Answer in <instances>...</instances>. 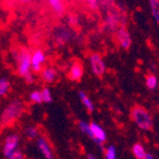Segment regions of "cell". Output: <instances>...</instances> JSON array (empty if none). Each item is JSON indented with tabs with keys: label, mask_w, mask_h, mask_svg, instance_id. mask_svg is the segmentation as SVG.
I'll return each instance as SVG.
<instances>
[{
	"label": "cell",
	"mask_w": 159,
	"mask_h": 159,
	"mask_svg": "<svg viewBox=\"0 0 159 159\" xmlns=\"http://www.w3.org/2000/svg\"><path fill=\"white\" fill-rule=\"evenodd\" d=\"M24 110H25L24 103L20 100H18V99L9 102L5 107L1 115H0V126L3 128L11 125L13 121H16L19 117L21 116Z\"/></svg>",
	"instance_id": "obj_1"
},
{
	"label": "cell",
	"mask_w": 159,
	"mask_h": 159,
	"mask_svg": "<svg viewBox=\"0 0 159 159\" xmlns=\"http://www.w3.org/2000/svg\"><path fill=\"white\" fill-rule=\"evenodd\" d=\"M11 87L10 80L7 77H1L0 78V97H5L8 95L9 90Z\"/></svg>",
	"instance_id": "obj_15"
},
{
	"label": "cell",
	"mask_w": 159,
	"mask_h": 159,
	"mask_svg": "<svg viewBox=\"0 0 159 159\" xmlns=\"http://www.w3.org/2000/svg\"><path fill=\"white\" fill-rule=\"evenodd\" d=\"M131 151H133V155L135 158L137 159H145V156H146V150H145V147L141 145V143H135L131 148Z\"/></svg>",
	"instance_id": "obj_16"
},
{
	"label": "cell",
	"mask_w": 159,
	"mask_h": 159,
	"mask_svg": "<svg viewBox=\"0 0 159 159\" xmlns=\"http://www.w3.org/2000/svg\"><path fill=\"white\" fill-rule=\"evenodd\" d=\"M86 3L91 10L96 11L99 9V0H86Z\"/></svg>",
	"instance_id": "obj_24"
},
{
	"label": "cell",
	"mask_w": 159,
	"mask_h": 159,
	"mask_svg": "<svg viewBox=\"0 0 159 159\" xmlns=\"http://www.w3.org/2000/svg\"><path fill=\"white\" fill-rule=\"evenodd\" d=\"M89 61H90L91 70L97 77H101L106 72V65H105V61L102 60L100 55L93 53L90 58H89Z\"/></svg>",
	"instance_id": "obj_6"
},
{
	"label": "cell",
	"mask_w": 159,
	"mask_h": 159,
	"mask_svg": "<svg viewBox=\"0 0 159 159\" xmlns=\"http://www.w3.org/2000/svg\"><path fill=\"white\" fill-rule=\"evenodd\" d=\"M84 76V66L80 61H75L68 71V78L72 81H79Z\"/></svg>",
	"instance_id": "obj_10"
},
{
	"label": "cell",
	"mask_w": 159,
	"mask_h": 159,
	"mask_svg": "<svg viewBox=\"0 0 159 159\" xmlns=\"http://www.w3.org/2000/svg\"><path fill=\"white\" fill-rule=\"evenodd\" d=\"M107 27H108L109 30H111V31H115L119 28V17L117 15L116 12H110L108 13V16H107Z\"/></svg>",
	"instance_id": "obj_13"
},
{
	"label": "cell",
	"mask_w": 159,
	"mask_h": 159,
	"mask_svg": "<svg viewBox=\"0 0 159 159\" xmlns=\"http://www.w3.org/2000/svg\"><path fill=\"white\" fill-rule=\"evenodd\" d=\"M25 80H26L28 84H32V82H34V75H32V72L28 75L27 77H25Z\"/></svg>",
	"instance_id": "obj_27"
},
{
	"label": "cell",
	"mask_w": 159,
	"mask_h": 159,
	"mask_svg": "<svg viewBox=\"0 0 159 159\" xmlns=\"http://www.w3.org/2000/svg\"><path fill=\"white\" fill-rule=\"evenodd\" d=\"M19 143H20V138L17 134H11L6 138L2 145V155L6 158L10 159L11 155L19 148Z\"/></svg>",
	"instance_id": "obj_4"
},
{
	"label": "cell",
	"mask_w": 159,
	"mask_h": 159,
	"mask_svg": "<svg viewBox=\"0 0 159 159\" xmlns=\"http://www.w3.org/2000/svg\"><path fill=\"white\" fill-rule=\"evenodd\" d=\"M37 148L40 151V154L43 155L45 158L52 159L53 158V151L51 149L50 145L45 137H38L37 138Z\"/></svg>",
	"instance_id": "obj_9"
},
{
	"label": "cell",
	"mask_w": 159,
	"mask_h": 159,
	"mask_svg": "<svg viewBox=\"0 0 159 159\" xmlns=\"http://www.w3.org/2000/svg\"><path fill=\"white\" fill-rule=\"evenodd\" d=\"M145 159H154V156H152V155H150V154H148V152H146Z\"/></svg>",
	"instance_id": "obj_28"
},
{
	"label": "cell",
	"mask_w": 159,
	"mask_h": 159,
	"mask_svg": "<svg viewBox=\"0 0 159 159\" xmlns=\"http://www.w3.org/2000/svg\"><path fill=\"white\" fill-rule=\"evenodd\" d=\"M90 130H91V135H90L91 139L97 145L102 146L107 140V134L105 133V130L101 128L100 125L96 124V122H91L90 124Z\"/></svg>",
	"instance_id": "obj_7"
},
{
	"label": "cell",
	"mask_w": 159,
	"mask_h": 159,
	"mask_svg": "<svg viewBox=\"0 0 159 159\" xmlns=\"http://www.w3.org/2000/svg\"><path fill=\"white\" fill-rule=\"evenodd\" d=\"M29 99L31 102L34 103H41L43 101V95H41V90H34L29 95Z\"/></svg>",
	"instance_id": "obj_20"
},
{
	"label": "cell",
	"mask_w": 159,
	"mask_h": 159,
	"mask_svg": "<svg viewBox=\"0 0 159 159\" xmlns=\"http://www.w3.org/2000/svg\"><path fill=\"white\" fill-rule=\"evenodd\" d=\"M159 85V80L155 75H149L146 78V86L149 90H155Z\"/></svg>",
	"instance_id": "obj_18"
},
{
	"label": "cell",
	"mask_w": 159,
	"mask_h": 159,
	"mask_svg": "<svg viewBox=\"0 0 159 159\" xmlns=\"http://www.w3.org/2000/svg\"><path fill=\"white\" fill-rule=\"evenodd\" d=\"M41 95H43V102H51L52 101V96H51V91L49 88L45 87L41 89Z\"/></svg>",
	"instance_id": "obj_23"
},
{
	"label": "cell",
	"mask_w": 159,
	"mask_h": 159,
	"mask_svg": "<svg viewBox=\"0 0 159 159\" xmlns=\"http://www.w3.org/2000/svg\"><path fill=\"white\" fill-rule=\"evenodd\" d=\"M105 158H107V159L117 158V150L114 146H108L105 149Z\"/></svg>",
	"instance_id": "obj_22"
},
{
	"label": "cell",
	"mask_w": 159,
	"mask_h": 159,
	"mask_svg": "<svg viewBox=\"0 0 159 159\" xmlns=\"http://www.w3.org/2000/svg\"><path fill=\"white\" fill-rule=\"evenodd\" d=\"M17 62V71L22 78L31 74V52L26 48H21L15 55Z\"/></svg>",
	"instance_id": "obj_3"
},
{
	"label": "cell",
	"mask_w": 159,
	"mask_h": 159,
	"mask_svg": "<svg viewBox=\"0 0 159 159\" xmlns=\"http://www.w3.org/2000/svg\"><path fill=\"white\" fill-rule=\"evenodd\" d=\"M116 38L120 47L124 49H129V47L131 46V37L125 27H119L116 30Z\"/></svg>",
	"instance_id": "obj_8"
},
{
	"label": "cell",
	"mask_w": 159,
	"mask_h": 159,
	"mask_svg": "<svg viewBox=\"0 0 159 159\" xmlns=\"http://www.w3.org/2000/svg\"><path fill=\"white\" fill-rule=\"evenodd\" d=\"M149 6L155 21L159 25V0H149Z\"/></svg>",
	"instance_id": "obj_17"
},
{
	"label": "cell",
	"mask_w": 159,
	"mask_h": 159,
	"mask_svg": "<svg viewBox=\"0 0 159 159\" xmlns=\"http://www.w3.org/2000/svg\"><path fill=\"white\" fill-rule=\"evenodd\" d=\"M130 116H131V120L140 129L145 130V131H148V130L152 129L154 122H152L151 115L143 107L141 106L133 107L131 112H130Z\"/></svg>",
	"instance_id": "obj_2"
},
{
	"label": "cell",
	"mask_w": 159,
	"mask_h": 159,
	"mask_svg": "<svg viewBox=\"0 0 159 159\" xmlns=\"http://www.w3.org/2000/svg\"><path fill=\"white\" fill-rule=\"evenodd\" d=\"M24 154H22V151L20 150V149H17L15 152H13L12 155H11V157H10V159H22L24 158Z\"/></svg>",
	"instance_id": "obj_25"
},
{
	"label": "cell",
	"mask_w": 159,
	"mask_h": 159,
	"mask_svg": "<svg viewBox=\"0 0 159 159\" xmlns=\"http://www.w3.org/2000/svg\"><path fill=\"white\" fill-rule=\"evenodd\" d=\"M99 2L102 3L105 7H108V8H111L115 3V0H99Z\"/></svg>",
	"instance_id": "obj_26"
},
{
	"label": "cell",
	"mask_w": 159,
	"mask_h": 159,
	"mask_svg": "<svg viewBox=\"0 0 159 159\" xmlns=\"http://www.w3.org/2000/svg\"><path fill=\"white\" fill-rule=\"evenodd\" d=\"M41 79L45 82H48V84H51L56 80L57 78V70L52 67H47V68H43L41 70Z\"/></svg>",
	"instance_id": "obj_11"
},
{
	"label": "cell",
	"mask_w": 159,
	"mask_h": 159,
	"mask_svg": "<svg viewBox=\"0 0 159 159\" xmlns=\"http://www.w3.org/2000/svg\"><path fill=\"white\" fill-rule=\"evenodd\" d=\"M78 128H79V130L82 134H85V135L90 137V135H91L90 124H88V122H86V121H79L78 122Z\"/></svg>",
	"instance_id": "obj_21"
},
{
	"label": "cell",
	"mask_w": 159,
	"mask_h": 159,
	"mask_svg": "<svg viewBox=\"0 0 159 159\" xmlns=\"http://www.w3.org/2000/svg\"><path fill=\"white\" fill-rule=\"evenodd\" d=\"M87 158L88 159H96V156H93V155H87Z\"/></svg>",
	"instance_id": "obj_29"
},
{
	"label": "cell",
	"mask_w": 159,
	"mask_h": 159,
	"mask_svg": "<svg viewBox=\"0 0 159 159\" xmlns=\"http://www.w3.org/2000/svg\"><path fill=\"white\" fill-rule=\"evenodd\" d=\"M25 135L29 139H37L39 137V130L34 126H28L25 130Z\"/></svg>",
	"instance_id": "obj_19"
},
{
	"label": "cell",
	"mask_w": 159,
	"mask_h": 159,
	"mask_svg": "<svg viewBox=\"0 0 159 159\" xmlns=\"http://www.w3.org/2000/svg\"><path fill=\"white\" fill-rule=\"evenodd\" d=\"M48 5L51 10L56 13L57 16H61L65 12V2L64 0H47Z\"/></svg>",
	"instance_id": "obj_12"
},
{
	"label": "cell",
	"mask_w": 159,
	"mask_h": 159,
	"mask_svg": "<svg viewBox=\"0 0 159 159\" xmlns=\"http://www.w3.org/2000/svg\"><path fill=\"white\" fill-rule=\"evenodd\" d=\"M78 96H79V98H80V100H81L82 105L86 107V109H87L89 112H93V109H95V106H93L91 99L89 98V96H88L86 93H84V91H79Z\"/></svg>",
	"instance_id": "obj_14"
},
{
	"label": "cell",
	"mask_w": 159,
	"mask_h": 159,
	"mask_svg": "<svg viewBox=\"0 0 159 159\" xmlns=\"http://www.w3.org/2000/svg\"><path fill=\"white\" fill-rule=\"evenodd\" d=\"M47 60L46 53L40 49H36L31 52V71L40 72L43 68V64Z\"/></svg>",
	"instance_id": "obj_5"
},
{
	"label": "cell",
	"mask_w": 159,
	"mask_h": 159,
	"mask_svg": "<svg viewBox=\"0 0 159 159\" xmlns=\"http://www.w3.org/2000/svg\"><path fill=\"white\" fill-rule=\"evenodd\" d=\"M31 0H20V2L21 3H28V2H30Z\"/></svg>",
	"instance_id": "obj_30"
}]
</instances>
